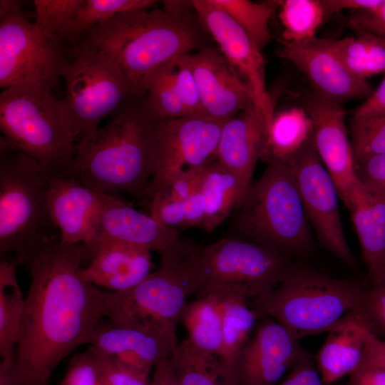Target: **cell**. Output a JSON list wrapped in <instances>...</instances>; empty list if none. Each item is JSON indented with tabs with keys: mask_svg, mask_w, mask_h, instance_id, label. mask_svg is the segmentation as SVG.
I'll return each instance as SVG.
<instances>
[{
	"mask_svg": "<svg viewBox=\"0 0 385 385\" xmlns=\"http://www.w3.org/2000/svg\"><path fill=\"white\" fill-rule=\"evenodd\" d=\"M90 255L84 242H63L59 236L29 265L31 279L15 355L19 385H48L59 363L88 344L108 318L111 292L83 275Z\"/></svg>",
	"mask_w": 385,
	"mask_h": 385,
	"instance_id": "cell-1",
	"label": "cell"
},
{
	"mask_svg": "<svg viewBox=\"0 0 385 385\" xmlns=\"http://www.w3.org/2000/svg\"><path fill=\"white\" fill-rule=\"evenodd\" d=\"M163 4L118 14L87 31L78 45L111 62L135 95H145L146 82L157 69L201 45V26L188 14V3Z\"/></svg>",
	"mask_w": 385,
	"mask_h": 385,
	"instance_id": "cell-2",
	"label": "cell"
},
{
	"mask_svg": "<svg viewBox=\"0 0 385 385\" xmlns=\"http://www.w3.org/2000/svg\"><path fill=\"white\" fill-rule=\"evenodd\" d=\"M144 96H132L106 125L76 145L70 174L101 193L149 200L158 163L160 120Z\"/></svg>",
	"mask_w": 385,
	"mask_h": 385,
	"instance_id": "cell-3",
	"label": "cell"
},
{
	"mask_svg": "<svg viewBox=\"0 0 385 385\" xmlns=\"http://www.w3.org/2000/svg\"><path fill=\"white\" fill-rule=\"evenodd\" d=\"M230 216L232 237L274 248L288 256L313 247L309 223L288 161L270 160Z\"/></svg>",
	"mask_w": 385,
	"mask_h": 385,
	"instance_id": "cell-4",
	"label": "cell"
},
{
	"mask_svg": "<svg viewBox=\"0 0 385 385\" xmlns=\"http://www.w3.org/2000/svg\"><path fill=\"white\" fill-rule=\"evenodd\" d=\"M49 175L19 150L0 151V252L29 265L60 236L48 207ZM61 237V236H60Z\"/></svg>",
	"mask_w": 385,
	"mask_h": 385,
	"instance_id": "cell-5",
	"label": "cell"
},
{
	"mask_svg": "<svg viewBox=\"0 0 385 385\" xmlns=\"http://www.w3.org/2000/svg\"><path fill=\"white\" fill-rule=\"evenodd\" d=\"M0 151L19 150L49 176L70 174L76 143L68 132L51 89L24 85L0 95Z\"/></svg>",
	"mask_w": 385,
	"mask_h": 385,
	"instance_id": "cell-6",
	"label": "cell"
},
{
	"mask_svg": "<svg viewBox=\"0 0 385 385\" xmlns=\"http://www.w3.org/2000/svg\"><path fill=\"white\" fill-rule=\"evenodd\" d=\"M364 287L315 270L292 267L270 294L248 302L258 317L280 324L294 339L328 332L357 312Z\"/></svg>",
	"mask_w": 385,
	"mask_h": 385,
	"instance_id": "cell-7",
	"label": "cell"
},
{
	"mask_svg": "<svg viewBox=\"0 0 385 385\" xmlns=\"http://www.w3.org/2000/svg\"><path fill=\"white\" fill-rule=\"evenodd\" d=\"M203 279L198 295L216 302L238 298L251 300L272 292L292 267L289 256L237 237L197 247Z\"/></svg>",
	"mask_w": 385,
	"mask_h": 385,
	"instance_id": "cell-8",
	"label": "cell"
},
{
	"mask_svg": "<svg viewBox=\"0 0 385 385\" xmlns=\"http://www.w3.org/2000/svg\"><path fill=\"white\" fill-rule=\"evenodd\" d=\"M66 95L59 100L64 125L76 145L135 95L108 59L78 46L66 53L61 68Z\"/></svg>",
	"mask_w": 385,
	"mask_h": 385,
	"instance_id": "cell-9",
	"label": "cell"
},
{
	"mask_svg": "<svg viewBox=\"0 0 385 385\" xmlns=\"http://www.w3.org/2000/svg\"><path fill=\"white\" fill-rule=\"evenodd\" d=\"M197 249L183 241L161 255L160 267L137 286L123 292L111 291L107 319L124 326L148 322L176 325L187 297L203 287Z\"/></svg>",
	"mask_w": 385,
	"mask_h": 385,
	"instance_id": "cell-10",
	"label": "cell"
},
{
	"mask_svg": "<svg viewBox=\"0 0 385 385\" xmlns=\"http://www.w3.org/2000/svg\"><path fill=\"white\" fill-rule=\"evenodd\" d=\"M62 45L46 37L23 12L0 21V87L51 89L61 77Z\"/></svg>",
	"mask_w": 385,
	"mask_h": 385,
	"instance_id": "cell-11",
	"label": "cell"
},
{
	"mask_svg": "<svg viewBox=\"0 0 385 385\" xmlns=\"http://www.w3.org/2000/svg\"><path fill=\"white\" fill-rule=\"evenodd\" d=\"M293 170L309 225L320 243L346 265L355 269L356 259L344 232L337 186L316 149L314 133L287 160Z\"/></svg>",
	"mask_w": 385,
	"mask_h": 385,
	"instance_id": "cell-12",
	"label": "cell"
},
{
	"mask_svg": "<svg viewBox=\"0 0 385 385\" xmlns=\"http://www.w3.org/2000/svg\"><path fill=\"white\" fill-rule=\"evenodd\" d=\"M225 120L202 114L160 120L158 163L149 188V200L165 191L182 173L205 167L215 159Z\"/></svg>",
	"mask_w": 385,
	"mask_h": 385,
	"instance_id": "cell-13",
	"label": "cell"
},
{
	"mask_svg": "<svg viewBox=\"0 0 385 385\" xmlns=\"http://www.w3.org/2000/svg\"><path fill=\"white\" fill-rule=\"evenodd\" d=\"M191 3L202 29L210 34L230 65L251 87L269 130L274 105L265 86V61L262 51L227 14L210 0H192Z\"/></svg>",
	"mask_w": 385,
	"mask_h": 385,
	"instance_id": "cell-14",
	"label": "cell"
},
{
	"mask_svg": "<svg viewBox=\"0 0 385 385\" xmlns=\"http://www.w3.org/2000/svg\"><path fill=\"white\" fill-rule=\"evenodd\" d=\"M307 351L274 319L262 323L235 357L233 385H276Z\"/></svg>",
	"mask_w": 385,
	"mask_h": 385,
	"instance_id": "cell-15",
	"label": "cell"
},
{
	"mask_svg": "<svg viewBox=\"0 0 385 385\" xmlns=\"http://www.w3.org/2000/svg\"><path fill=\"white\" fill-rule=\"evenodd\" d=\"M120 242L161 255L181 243L179 230L168 228L135 209L118 195L102 193L91 217L87 240Z\"/></svg>",
	"mask_w": 385,
	"mask_h": 385,
	"instance_id": "cell-16",
	"label": "cell"
},
{
	"mask_svg": "<svg viewBox=\"0 0 385 385\" xmlns=\"http://www.w3.org/2000/svg\"><path fill=\"white\" fill-rule=\"evenodd\" d=\"M88 344L149 375L177 346L176 325L148 322L123 326L106 318L97 325Z\"/></svg>",
	"mask_w": 385,
	"mask_h": 385,
	"instance_id": "cell-17",
	"label": "cell"
},
{
	"mask_svg": "<svg viewBox=\"0 0 385 385\" xmlns=\"http://www.w3.org/2000/svg\"><path fill=\"white\" fill-rule=\"evenodd\" d=\"M302 107L313 123L318 155L344 204L359 183L351 140L345 125V111L341 104L324 99L314 91L305 94Z\"/></svg>",
	"mask_w": 385,
	"mask_h": 385,
	"instance_id": "cell-18",
	"label": "cell"
},
{
	"mask_svg": "<svg viewBox=\"0 0 385 385\" xmlns=\"http://www.w3.org/2000/svg\"><path fill=\"white\" fill-rule=\"evenodd\" d=\"M279 56L291 61L311 83L319 96L341 104L367 98L374 91L366 79L353 75L329 49L324 38L301 42L281 41Z\"/></svg>",
	"mask_w": 385,
	"mask_h": 385,
	"instance_id": "cell-19",
	"label": "cell"
},
{
	"mask_svg": "<svg viewBox=\"0 0 385 385\" xmlns=\"http://www.w3.org/2000/svg\"><path fill=\"white\" fill-rule=\"evenodd\" d=\"M187 57L196 81L203 115L226 120L257 105L251 87L220 51L201 47Z\"/></svg>",
	"mask_w": 385,
	"mask_h": 385,
	"instance_id": "cell-20",
	"label": "cell"
},
{
	"mask_svg": "<svg viewBox=\"0 0 385 385\" xmlns=\"http://www.w3.org/2000/svg\"><path fill=\"white\" fill-rule=\"evenodd\" d=\"M84 243L91 255L83 268V275L96 287L123 292L137 286L151 273V251L146 248L109 240Z\"/></svg>",
	"mask_w": 385,
	"mask_h": 385,
	"instance_id": "cell-21",
	"label": "cell"
},
{
	"mask_svg": "<svg viewBox=\"0 0 385 385\" xmlns=\"http://www.w3.org/2000/svg\"><path fill=\"white\" fill-rule=\"evenodd\" d=\"M266 118L257 105L225 120L215 159L251 185L255 166L265 152Z\"/></svg>",
	"mask_w": 385,
	"mask_h": 385,
	"instance_id": "cell-22",
	"label": "cell"
},
{
	"mask_svg": "<svg viewBox=\"0 0 385 385\" xmlns=\"http://www.w3.org/2000/svg\"><path fill=\"white\" fill-rule=\"evenodd\" d=\"M101 195V192L71 174L49 176L48 207L51 220L63 242H86L91 217L99 205Z\"/></svg>",
	"mask_w": 385,
	"mask_h": 385,
	"instance_id": "cell-23",
	"label": "cell"
},
{
	"mask_svg": "<svg viewBox=\"0 0 385 385\" xmlns=\"http://www.w3.org/2000/svg\"><path fill=\"white\" fill-rule=\"evenodd\" d=\"M344 205L359 240L370 284L385 282V193L372 191L360 182Z\"/></svg>",
	"mask_w": 385,
	"mask_h": 385,
	"instance_id": "cell-24",
	"label": "cell"
},
{
	"mask_svg": "<svg viewBox=\"0 0 385 385\" xmlns=\"http://www.w3.org/2000/svg\"><path fill=\"white\" fill-rule=\"evenodd\" d=\"M369 329L361 314L353 312L327 332L314 359L322 379L332 385L355 371L363 362Z\"/></svg>",
	"mask_w": 385,
	"mask_h": 385,
	"instance_id": "cell-25",
	"label": "cell"
},
{
	"mask_svg": "<svg viewBox=\"0 0 385 385\" xmlns=\"http://www.w3.org/2000/svg\"><path fill=\"white\" fill-rule=\"evenodd\" d=\"M251 185L216 159L203 172L200 189L206 202V215L201 227L212 232L239 207Z\"/></svg>",
	"mask_w": 385,
	"mask_h": 385,
	"instance_id": "cell-26",
	"label": "cell"
},
{
	"mask_svg": "<svg viewBox=\"0 0 385 385\" xmlns=\"http://www.w3.org/2000/svg\"><path fill=\"white\" fill-rule=\"evenodd\" d=\"M15 262H0L1 361H15L25 298L17 280Z\"/></svg>",
	"mask_w": 385,
	"mask_h": 385,
	"instance_id": "cell-27",
	"label": "cell"
},
{
	"mask_svg": "<svg viewBox=\"0 0 385 385\" xmlns=\"http://www.w3.org/2000/svg\"><path fill=\"white\" fill-rule=\"evenodd\" d=\"M313 133L312 119L303 107H292L274 114L262 160H287Z\"/></svg>",
	"mask_w": 385,
	"mask_h": 385,
	"instance_id": "cell-28",
	"label": "cell"
},
{
	"mask_svg": "<svg viewBox=\"0 0 385 385\" xmlns=\"http://www.w3.org/2000/svg\"><path fill=\"white\" fill-rule=\"evenodd\" d=\"M169 361L180 385H231L217 356L188 338L177 344Z\"/></svg>",
	"mask_w": 385,
	"mask_h": 385,
	"instance_id": "cell-29",
	"label": "cell"
},
{
	"mask_svg": "<svg viewBox=\"0 0 385 385\" xmlns=\"http://www.w3.org/2000/svg\"><path fill=\"white\" fill-rule=\"evenodd\" d=\"M248 302L234 298L217 303L222 319V343L217 358L231 385H233L231 376L233 361L250 339V335L260 318Z\"/></svg>",
	"mask_w": 385,
	"mask_h": 385,
	"instance_id": "cell-30",
	"label": "cell"
},
{
	"mask_svg": "<svg viewBox=\"0 0 385 385\" xmlns=\"http://www.w3.org/2000/svg\"><path fill=\"white\" fill-rule=\"evenodd\" d=\"M188 339L198 349L217 356L222 343V319L219 304L207 295L187 303L180 317Z\"/></svg>",
	"mask_w": 385,
	"mask_h": 385,
	"instance_id": "cell-31",
	"label": "cell"
},
{
	"mask_svg": "<svg viewBox=\"0 0 385 385\" xmlns=\"http://www.w3.org/2000/svg\"><path fill=\"white\" fill-rule=\"evenodd\" d=\"M210 1L240 26L260 51L270 42L272 35L269 24L279 8L280 1L259 3L249 0Z\"/></svg>",
	"mask_w": 385,
	"mask_h": 385,
	"instance_id": "cell-32",
	"label": "cell"
},
{
	"mask_svg": "<svg viewBox=\"0 0 385 385\" xmlns=\"http://www.w3.org/2000/svg\"><path fill=\"white\" fill-rule=\"evenodd\" d=\"M342 48V60L355 76L366 79L380 73H385V40L370 33L354 31Z\"/></svg>",
	"mask_w": 385,
	"mask_h": 385,
	"instance_id": "cell-33",
	"label": "cell"
},
{
	"mask_svg": "<svg viewBox=\"0 0 385 385\" xmlns=\"http://www.w3.org/2000/svg\"><path fill=\"white\" fill-rule=\"evenodd\" d=\"M279 16L283 26L282 37L289 42H301L315 37L327 19L322 0L280 1Z\"/></svg>",
	"mask_w": 385,
	"mask_h": 385,
	"instance_id": "cell-34",
	"label": "cell"
},
{
	"mask_svg": "<svg viewBox=\"0 0 385 385\" xmlns=\"http://www.w3.org/2000/svg\"><path fill=\"white\" fill-rule=\"evenodd\" d=\"M35 25L48 38L62 45L72 38L76 14L83 0H34Z\"/></svg>",
	"mask_w": 385,
	"mask_h": 385,
	"instance_id": "cell-35",
	"label": "cell"
},
{
	"mask_svg": "<svg viewBox=\"0 0 385 385\" xmlns=\"http://www.w3.org/2000/svg\"><path fill=\"white\" fill-rule=\"evenodd\" d=\"M145 103L159 120L188 115L171 78L167 63L157 69L145 84Z\"/></svg>",
	"mask_w": 385,
	"mask_h": 385,
	"instance_id": "cell-36",
	"label": "cell"
},
{
	"mask_svg": "<svg viewBox=\"0 0 385 385\" xmlns=\"http://www.w3.org/2000/svg\"><path fill=\"white\" fill-rule=\"evenodd\" d=\"M153 0H83L76 14L72 38L87 32L118 14L152 7Z\"/></svg>",
	"mask_w": 385,
	"mask_h": 385,
	"instance_id": "cell-37",
	"label": "cell"
},
{
	"mask_svg": "<svg viewBox=\"0 0 385 385\" xmlns=\"http://www.w3.org/2000/svg\"><path fill=\"white\" fill-rule=\"evenodd\" d=\"M350 131L355 162L385 153V113L354 115Z\"/></svg>",
	"mask_w": 385,
	"mask_h": 385,
	"instance_id": "cell-38",
	"label": "cell"
},
{
	"mask_svg": "<svg viewBox=\"0 0 385 385\" xmlns=\"http://www.w3.org/2000/svg\"><path fill=\"white\" fill-rule=\"evenodd\" d=\"M59 385H102V355L90 346L74 354Z\"/></svg>",
	"mask_w": 385,
	"mask_h": 385,
	"instance_id": "cell-39",
	"label": "cell"
},
{
	"mask_svg": "<svg viewBox=\"0 0 385 385\" xmlns=\"http://www.w3.org/2000/svg\"><path fill=\"white\" fill-rule=\"evenodd\" d=\"M187 55L173 58L167 63V66L175 89L188 114L203 115L196 81Z\"/></svg>",
	"mask_w": 385,
	"mask_h": 385,
	"instance_id": "cell-40",
	"label": "cell"
},
{
	"mask_svg": "<svg viewBox=\"0 0 385 385\" xmlns=\"http://www.w3.org/2000/svg\"><path fill=\"white\" fill-rule=\"evenodd\" d=\"M357 312L372 334L385 337V282L364 287Z\"/></svg>",
	"mask_w": 385,
	"mask_h": 385,
	"instance_id": "cell-41",
	"label": "cell"
},
{
	"mask_svg": "<svg viewBox=\"0 0 385 385\" xmlns=\"http://www.w3.org/2000/svg\"><path fill=\"white\" fill-rule=\"evenodd\" d=\"M101 353L102 385H151L149 375L128 365L113 355Z\"/></svg>",
	"mask_w": 385,
	"mask_h": 385,
	"instance_id": "cell-42",
	"label": "cell"
},
{
	"mask_svg": "<svg viewBox=\"0 0 385 385\" xmlns=\"http://www.w3.org/2000/svg\"><path fill=\"white\" fill-rule=\"evenodd\" d=\"M150 200V215L153 219L168 228L183 229L185 201L175 199L166 192H157Z\"/></svg>",
	"mask_w": 385,
	"mask_h": 385,
	"instance_id": "cell-43",
	"label": "cell"
},
{
	"mask_svg": "<svg viewBox=\"0 0 385 385\" xmlns=\"http://www.w3.org/2000/svg\"><path fill=\"white\" fill-rule=\"evenodd\" d=\"M359 182L368 189L385 193V153L355 162Z\"/></svg>",
	"mask_w": 385,
	"mask_h": 385,
	"instance_id": "cell-44",
	"label": "cell"
},
{
	"mask_svg": "<svg viewBox=\"0 0 385 385\" xmlns=\"http://www.w3.org/2000/svg\"><path fill=\"white\" fill-rule=\"evenodd\" d=\"M349 26L354 31H363L385 40V0L371 10L351 11Z\"/></svg>",
	"mask_w": 385,
	"mask_h": 385,
	"instance_id": "cell-45",
	"label": "cell"
},
{
	"mask_svg": "<svg viewBox=\"0 0 385 385\" xmlns=\"http://www.w3.org/2000/svg\"><path fill=\"white\" fill-rule=\"evenodd\" d=\"M279 385H326L317 370L315 361L306 352L289 371Z\"/></svg>",
	"mask_w": 385,
	"mask_h": 385,
	"instance_id": "cell-46",
	"label": "cell"
},
{
	"mask_svg": "<svg viewBox=\"0 0 385 385\" xmlns=\"http://www.w3.org/2000/svg\"><path fill=\"white\" fill-rule=\"evenodd\" d=\"M205 166L180 173L170 183L168 188L163 192H168L175 199L185 201L200 188Z\"/></svg>",
	"mask_w": 385,
	"mask_h": 385,
	"instance_id": "cell-47",
	"label": "cell"
},
{
	"mask_svg": "<svg viewBox=\"0 0 385 385\" xmlns=\"http://www.w3.org/2000/svg\"><path fill=\"white\" fill-rule=\"evenodd\" d=\"M340 385H385V366L366 359Z\"/></svg>",
	"mask_w": 385,
	"mask_h": 385,
	"instance_id": "cell-48",
	"label": "cell"
},
{
	"mask_svg": "<svg viewBox=\"0 0 385 385\" xmlns=\"http://www.w3.org/2000/svg\"><path fill=\"white\" fill-rule=\"evenodd\" d=\"M185 213L183 229L201 227L206 215V202L199 188L185 200Z\"/></svg>",
	"mask_w": 385,
	"mask_h": 385,
	"instance_id": "cell-49",
	"label": "cell"
},
{
	"mask_svg": "<svg viewBox=\"0 0 385 385\" xmlns=\"http://www.w3.org/2000/svg\"><path fill=\"white\" fill-rule=\"evenodd\" d=\"M327 19L342 10L351 11L371 10L379 6L383 0H322Z\"/></svg>",
	"mask_w": 385,
	"mask_h": 385,
	"instance_id": "cell-50",
	"label": "cell"
},
{
	"mask_svg": "<svg viewBox=\"0 0 385 385\" xmlns=\"http://www.w3.org/2000/svg\"><path fill=\"white\" fill-rule=\"evenodd\" d=\"M385 113V77L378 88L358 107L354 115Z\"/></svg>",
	"mask_w": 385,
	"mask_h": 385,
	"instance_id": "cell-51",
	"label": "cell"
},
{
	"mask_svg": "<svg viewBox=\"0 0 385 385\" xmlns=\"http://www.w3.org/2000/svg\"><path fill=\"white\" fill-rule=\"evenodd\" d=\"M364 359L385 366V339H381L369 330Z\"/></svg>",
	"mask_w": 385,
	"mask_h": 385,
	"instance_id": "cell-52",
	"label": "cell"
},
{
	"mask_svg": "<svg viewBox=\"0 0 385 385\" xmlns=\"http://www.w3.org/2000/svg\"><path fill=\"white\" fill-rule=\"evenodd\" d=\"M151 385H180L172 368L169 358L162 359L155 364Z\"/></svg>",
	"mask_w": 385,
	"mask_h": 385,
	"instance_id": "cell-53",
	"label": "cell"
},
{
	"mask_svg": "<svg viewBox=\"0 0 385 385\" xmlns=\"http://www.w3.org/2000/svg\"><path fill=\"white\" fill-rule=\"evenodd\" d=\"M0 385H19L16 360L0 363Z\"/></svg>",
	"mask_w": 385,
	"mask_h": 385,
	"instance_id": "cell-54",
	"label": "cell"
},
{
	"mask_svg": "<svg viewBox=\"0 0 385 385\" xmlns=\"http://www.w3.org/2000/svg\"><path fill=\"white\" fill-rule=\"evenodd\" d=\"M22 12L21 3L16 0L0 1V21Z\"/></svg>",
	"mask_w": 385,
	"mask_h": 385,
	"instance_id": "cell-55",
	"label": "cell"
}]
</instances>
